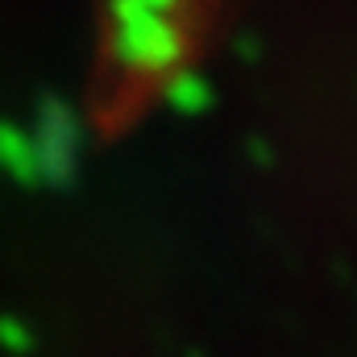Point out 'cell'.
<instances>
[{
	"label": "cell",
	"instance_id": "5b68a950",
	"mask_svg": "<svg viewBox=\"0 0 357 357\" xmlns=\"http://www.w3.org/2000/svg\"><path fill=\"white\" fill-rule=\"evenodd\" d=\"M133 8H142V13H158V17H171L178 8V0H129Z\"/></svg>",
	"mask_w": 357,
	"mask_h": 357
},
{
	"label": "cell",
	"instance_id": "6da1fadb",
	"mask_svg": "<svg viewBox=\"0 0 357 357\" xmlns=\"http://www.w3.org/2000/svg\"><path fill=\"white\" fill-rule=\"evenodd\" d=\"M108 21H112V33H108L112 59L129 75H167L178 67L183 33L171 17L142 13L129 0H108Z\"/></svg>",
	"mask_w": 357,
	"mask_h": 357
},
{
	"label": "cell",
	"instance_id": "8992f818",
	"mask_svg": "<svg viewBox=\"0 0 357 357\" xmlns=\"http://www.w3.org/2000/svg\"><path fill=\"white\" fill-rule=\"evenodd\" d=\"M258 50H262V46H258V42H250V38H245V42H237V54H241L245 63H254V59H258Z\"/></svg>",
	"mask_w": 357,
	"mask_h": 357
},
{
	"label": "cell",
	"instance_id": "3957f363",
	"mask_svg": "<svg viewBox=\"0 0 357 357\" xmlns=\"http://www.w3.org/2000/svg\"><path fill=\"white\" fill-rule=\"evenodd\" d=\"M212 84L199 75V71H175L171 79H167V88H162V100L183 112V116H199V112H208L212 108Z\"/></svg>",
	"mask_w": 357,
	"mask_h": 357
},
{
	"label": "cell",
	"instance_id": "277c9868",
	"mask_svg": "<svg viewBox=\"0 0 357 357\" xmlns=\"http://www.w3.org/2000/svg\"><path fill=\"white\" fill-rule=\"evenodd\" d=\"M0 167L8 175L25 178V183H38V167H33V146H29V133L13 121H0Z\"/></svg>",
	"mask_w": 357,
	"mask_h": 357
},
{
	"label": "cell",
	"instance_id": "7a4b0ae2",
	"mask_svg": "<svg viewBox=\"0 0 357 357\" xmlns=\"http://www.w3.org/2000/svg\"><path fill=\"white\" fill-rule=\"evenodd\" d=\"M33 167L38 178L46 183H71L79 171V150H84V121L79 112L59 100V96H42L38 100V112H33Z\"/></svg>",
	"mask_w": 357,
	"mask_h": 357
}]
</instances>
